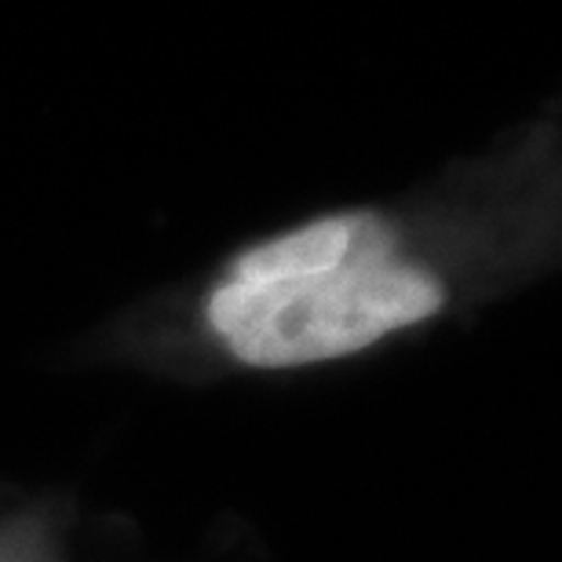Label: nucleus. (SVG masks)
<instances>
[{
  "label": "nucleus",
  "mask_w": 562,
  "mask_h": 562,
  "mask_svg": "<svg viewBox=\"0 0 562 562\" xmlns=\"http://www.w3.org/2000/svg\"><path fill=\"white\" fill-rule=\"evenodd\" d=\"M555 212V121H537L402 201L329 209L241 245L194 281L179 325L231 373L355 362L541 271Z\"/></svg>",
  "instance_id": "obj_1"
}]
</instances>
